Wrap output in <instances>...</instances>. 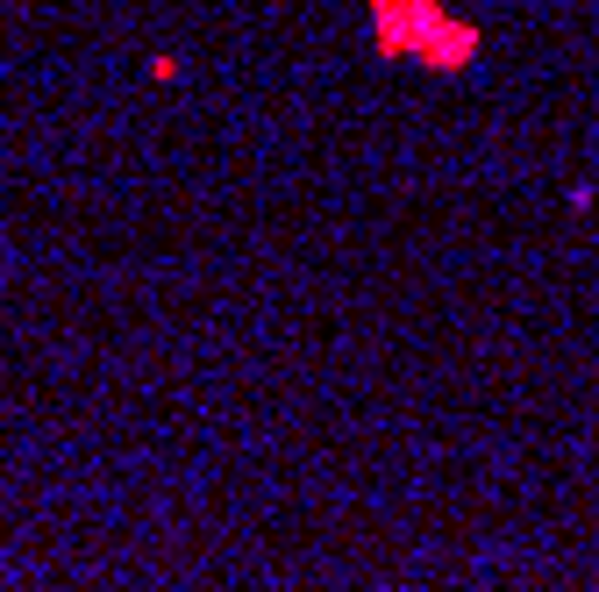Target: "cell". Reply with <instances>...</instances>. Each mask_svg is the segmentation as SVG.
Masks as SVG:
<instances>
[{
    "mask_svg": "<svg viewBox=\"0 0 599 592\" xmlns=\"http://www.w3.org/2000/svg\"><path fill=\"white\" fill-rule=\"evenodd\" d=\"M371 37L386 58H428L436 72H465L478 29L457 22L442 0H371Z\"/></svg>",
    "mask_w": 599,
    "mask_h": 592,
    "instance_id": "6da1fadb",
    "label": "cell"
}]
</instances>
